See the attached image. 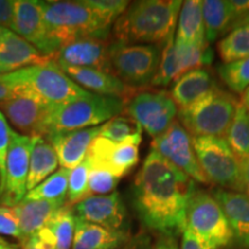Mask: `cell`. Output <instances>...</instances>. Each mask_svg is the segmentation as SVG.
I'll list each match as a JSON object with an SVG mask.
<instances>
[{
    "label": "cell",
    "instance_id": "cb8c5ba5",
    "mask_svg": "<svg viewBox=\"0 0 249 249\" xmlns=\"http://www.w3.org/2000/svg\"><path fill=\"white\" fill-rule=\"evenodd\" d=\"M217 83L207 68L194 70L183 74L173 83L170 91L171 98L179 110L185 108L207 95Z\"/></svg>",
    "mask_w": 249,
    "mask_h": 249
},
{
    "label": "cell",
    "instance_id": "ee69618b",
    "mask_svg": "<svg viewBox=\"0 0 249 249\" xmlns=\"http://www.w3.org/2000/svg\"><path fill=\"white\" fill-rule=\"evenodd\" d=\"M230 5L234 12L236 20L249 12V0H230Z\"/></svg>",
    "mask_w": 249,
    "mask_h": 249
},
{
    "label": "cell",
    "instance_id": "74e56055",
    "mask_svg": "<svg viewBox=\"0 0 249 249\" xmlns=\"http://www.w3.org/2000/svg\"><path fill=\"white\" fill-rule=\"evenodd\" d=\"M83 2L113 24L129 5L127 0H83Z\"/></svg>",
    "mask_w": 249,
    "mask_h": 249
},
{
    "label": "cell",
    "instance_id": "5bb4252c",
    "mask_svg": "<svg viewBox=\"0 0 249 249\" xmlns=\"http://www.w3.org/2000/svg\"><path fill=\"white\" fill-rule=\"evenodd\" d=\"M9 29L53 60L59 46L50 36L43 15L42 1L14 0L13 18Z\"/></svg>",
    "mask_w": 249,
    "mask_h": 249
},
{
    "label": "cell",
    "instance_id": "7a4b0ae2",
    "mask_svg": "<svg viewBox=\"0 0 249 249\" xmlns=\"http://www.w3.org/2000/svg\"><path fill=\"white\" fill-rule=\"evenodd\" d=\"M180 0H140L129 2L112 27V40L123 44L163 45L176 33Z\"/></svg>",
    "mask_w": 249,
    "mask_h": 249
},
{
    "label": "cell",
    "instance_id": "e575fe53",
    "mask_svg": "<svg viewBox=\"0 0 249 249\" xmlns=\"http://www.w3.org/2000/svg\"><path fill=\"white\" fill-rule=\"evenodd\" d=\"M219 77L227 88L235 93H244L249 87V58L223 64L217 68Z\"/></svg>",
    "mask_w": 249,
    "mask_h": 249
},
{
    "label": "cell",
    "instance_id": "ab89813d",
    "mask_svg": "<svg viewBox=\"0 0 249 249\" xmlns=\"http://www.w3.org/2000/svg\"><path fill=\"white\" fill-rule=\"evenodd\" d=\"M11 132L12 128L7 124L6 117L0 111V187H1L5 179V165L9 140H11Z\"/></svg>",
    "mask_w": 249,
    "mask_h": 249
},
{
    "label": "cell",
    "instance_id": "4316f807",
    "mask_svg": "<svg viewBox=\"0 0 249 249\" xmlns=\"http://www.w3.org/2000/svg\"><path fill=\"white\" fill-rule=\"evenodd\" d=\"M202 14L205 39L209 44L232 30L236 20L230 0H204L202 1Z\"/></svg>",
    "mask_w": 249,
    "mask_h": 249
},
{
    "label": "cell",
    "instance_id": "d6a6232c",
    "mask_svg": "<svg viewBox=\"0 0 249 249\" xmlns=\"http://www.w3.org/2000/svg\"><path fill=\"white\" fill-rule=\"evenodd\" d=\"M180 77L178 58L176 51V33L172 34L161 45L160 61L151 87L165 88Z\"/></svg>",
    "mask_w": 249,
    "mask_h": 249
},
{
    "label": "cell",
    "instance_id": "44dd1931",
    "mask_svg": "<svg viewBox=\"0 0 249 249\" xmlns=\"http://www.w3.org/2000/svg\"><path fill=\"white\" fill-rule=\"evenodd\" d=\"M219 202L231 227L233 240L241 247L249 248V197L245 193L225 189L213 192Z\"/></svg>",
    "mask_w": 249,
    "mask_h": 249
},
{
    "label": "cell",
    "instance_id": "8992f818",
    "mask_svg": "<svg viewBox=\"0 0 249 249\" xmlns=\"http://www.w3.org/2000/svg\"><path fill=\"white\" fill-rule=\"evenodd\" d=\"M0 83L11 88L23 87L33 90L52 107L66 104L89 93L71 81L53 61L2 74Z\"/></svg>",
    "mask_w": 249,
    "mask_h": 249
},
{
    "label": "cell",
    "instance_id": "8fae6325",
    "mask_svg": "<svg viewBox=\"0 0 249 249\" xmlns=\"http://www.w3.org/2000/svg\"><path fill=\"white\" fill-rule=\"evenodd\" d=\"M51 104L33 90L17 87L8 98L0 102V111L15 128L27 136H43Z\"/></svg>",
    "mask_w": 249,
    "mask_h": 249
},
{
    "label": "cell",
    "instance_id": "ffe728a7",
    "mask_svg": "<svg viewBox=\"0 0 249 249\" xmlns=\"http://www.w3.org/2000/svg\"><path fill=\"white\" fill-rule=\"evenodd\" d=\"M101 126L91 128L57 133L46 136L57 152L59 165L65 169L73 170L82 163L88 155L93 140L99 136Z\"/></svg>",
    "mask_w": 249,
    "mask_h": 249
},
{
    "label": "cell",
    "instance_id": "484cf974",
    "mask_svg": "<svg viewBox=\"0 0 249 249\" xmlns=\"http://www.w3.org/2000/svg\"><path fill=\"white\" fill-rule=\"evenodd\" d=\"M176 42L183 44H203L205 29L202 14V1L187 0L180 8L176 29Z\"/></svg>",
    "mask_w": 249,
    "mask_h": 249
},
{
    "label": "cell",
    "instance_id": "836d02e7",
    "mask_svg": "<svg viewBox=\"0 0 249 249\" xmlns=\"http://www.w3.org/2000/svg\"><path fill=\"white\" fill-rule=\"evenodd\" d=\"M48 226L53 232L55 238V249H71L75 230V214L73 213V207L65 204Z\"/></svg>",
    "mask_w": 249,
    "mask_h": 249
},
{
    "label": "cell",
    "instance_id": "b9f144b4",
    "mask_svg": "<svg viewBox=\"0 0 249 249\" xmlns=\"http://www.w3.org/2000/svg\"><path fill=\"white\" fill-rule=\"evenodd\" d=\"M180 249H208L202 244L200 239L193 233L191 230L187 229L182 232L181 234V245Z\"/></svg>",
    "mask_w": 249,
    "mask_h": 249
},
{
    "label": "cell",
    "instance_id": "f35d334b",
    "mask_svg": "<svg viewBox=\"0 0 249 249\" xmlns=\"http://www.w3.org/2000/svg\"><path fill=\"white\" fill-rule=\"evenodd\" d=\"M0 234L18 239L20 244L22 241L20 222L14 207L0 205Z\"/></svg>",
    "mask_w": 249,
    "mask_h": 249
},
{
    "label": "cell",
    "instance_id": "603a6c76",
    "mask_svg": "<svg viewBox=\"0 0 249 249\" xmlns=\"http://www.w3.org/2000/svg\"><path fill=\"white\" fill-rule=\"evenodd\" d=\"M129 239L128 231H114L75 217L71 249H119Z\"/></svg>",
    "mask_w": 249,
    "mask_h": 249
},
{
    "label": "cell",
    "instance_id": "3957f363",
    "mask_svg": "<svg viewBox=\"0 0 249 249\" xmlns=\"http://www.w3.org/2000/svg\"><path fill=\"white\" fill-rule=\"evenodd\" d=\"M43 15L51 38L59 49L87 37L110 38L113 23L80 1H42Z\"/></svg>",
    "mask_w": 249,
    "mask_h": 249
},
{
    "label": "cell",
    "instance_id": "7c38bea8",
    "mask_svg": "<svg viewBox=\"0 0 249 249\" xmlns=\"http://www.w3.org/2000/svg\"><path fill=\"white\" fill-rule=\"evenodd\" d=\"M31 144V136L12 129L6 157L5 179L0 187V203L2 205L15 207L26 197Z\"/></svg>",
    "mask_w": 249,
    "mask_h": 249
},
{
    "label": "cell",
    "instance_id": "7402d4cb",
    "mask_svg": "<svg viewBox=\"0 0 249 249\" xmlns=\"http://www.w3.org/2000/svg\"><path fill=\"white\" fill-rule=\"evenodd\" d=\"M66 204L65 201H46V200H27L23 198L14 209L17 211L20 230L22 234L21 245L29 240L43 227L48 226L54 214Z\"/></svg>",
    "mask_w": 249,
    "mask_h": 249
},
{
    "label": "cell",
    "instance_id": "bcb514c9",
    "mask_svg": "<svg viewBox=\"0 0 249 249\" xmlns=\"http://www.w3.org/2000/svg\"><path fill=\"white\" fill-rule=\"evenodd\" d=\"M244 180H245V194L249 197V160L244 164Z\"/></svg>",
    "mask_w": 249,
    "mask_h": 249
},
{
    "label": "cell",
    "instance_id": "9a60e30c",
    "mask_svg": "<svg viewBox=\"0 0 249 249\" xmlns=\"http://www.w3.org/2000/svg\"><path fill=\"white\" fill-rule=\"evenodd\" d=\"M139 145L134 141L113 142L98 136L90 145L87 158L91 166L107 170L120 179L139 163Z\"/></svg>",
    "mask_w": 249,
    "mask_h": 249
},
{
    "label": "cell",
    "instance_id": "9c48e42d",
    "mask_svg": "<svg viewBox=\"0 0 249 249\" xmlns=\"http://www.w3.org/2000/svg\"><path fill=\"white\" fill-rule=\"evenodd\" d=\"M186 227L208 249H222L233 240L231 227L214 196L196 188L187 208Z\"/></svg>",
    "mask_w": 249,
    "mask_h": 249
},
{
    "label": "cell",
    "instance_id": "8d00e7d4",
    "mask_svg": "<svg viewBox=\"0 0 249 249\" xmlns=\"http://www.w3.org/2000/svg\"><path fill=\"white\" fill-rule=\"evenodd\" d=\"M119 178L101 167L91 166L89 170V193L91 195H107L116 189Z\"/></svg>",
    "mask_w": 249,
    "mask_h": 249
},
{
    "label": "cell",
    "instance_id": "f6af8a7d",
    "mask_svg": "<svg viewBox=\"0 0 249 249\" xmlns=\"http://www.w3.org/2000/svg\"><path fill=\"white\" fill-rule=\"evenodd\" d=\"M152 249H180V247L174 236L161 235Z\"/></svg>",
    "mask_w": 249,
    "mask_h": 249
},
{
    "label": "cell",
    "instance_id": "83f0119b",
    "mask_svg": "<svg viewBox=\"0 0 249 249\" xmlns=\"http://www.w3.org/2000/svg\"><path fill=\"white\" fill-rule=\"evenodd\" d=\"M224 139L242 164L249 160V111L241 102Z\"/></svg>",
    "mask_w": 249,
    "mask_h": 249
},
{
    "label": "cell",
    "instance_id": "ac0fdd59",
    "mask_svg": "<svg viewBox=\"0 0 249 249\" xmlns=\"http://www.w3.org/2000/svg\"><path fill=\"white\" fill-rule=\"evenodd\" d=\"M58 66V65H57ZM71 77V81L87 91L102 96L119 97L128 102L135 95V90L130 89L116 75L105 71L93 70V68L58 66Z\"/></svg>",
    "mask_w": 249,
    "mask_h": 249
},
{
    "label": "cell",
    "instance_id": "4dcf8cb0",
    "mask_svg": "<svg viewBox=\"0 0 249 249\" xmlns=\"http://www.w3.org/2000/svg\"><path fill=\"white\" fill-rule=\"evenodd\" d=\"M70 173V169L60 167L48 179H45L38 186L28 192L24 198H27V200L65 201L68 193Z\"/></svg>",
    "mask_w": 249,
    "mask_h": 249
},
{
    "label": "cell",
    "instance_id": "ba28073f",
    "mask_svg": "<svg viewBox=\"0 0 249 249\" xmlns=\"http://www.w3.org/2000/svg\"><path fill=\"white\" fill-rule=\"evenodd\" d=\"M196 158L208 181L245 193L244 165L224 138H193Z\"/></svg>",
    "mask_w": 249,
    "mask_h": 249
},
{
    "label": "cell",
    "instance_id": "f1b7e54d",
    "mask_svg": "<svg viewBox=\"0 0 249 249\" xmlns=\"http://www.w3.org/2000/svg\"><path fill=\"white\" fill-rule=\"evenodd\" d=\"M180 76L194 70L205 68L213 60V51L209 43L203 44H183L176 42Z\"/></svg>",
    "mask_w": 249,
    "mask_h": 249
},
{
    "label": "cell",
    "instance_id": "277c9868",
    "mask_svg": "<svg viewBox=\"0 0 249 249\" xmlns=\"http://www.w3.org/2000/svg\"><path fill=\"white\" fill-rule=\"evenodd\" d=\"M126 103L119 97L89 92L52 108L44 124L43 136L98 127L123 113Z\"/></svg>",
    "mask_w": 249,
    "mask_h": 249
},
{
    "label": "cell",
    "instance_id": "2e32d148",
    "mask_svg": "<svg viewBox=\"0 0 249 249\" xmlns=\"http://www.w3.org/2000/svg\"><path fill=\"white\" fill-rule=\"evenodd\" d=\"M73 213L88 223L114 231H127V210L118 192L89 196L73 205Z\"/></svg>",
    "mask_w": 249,
    "mask_h": 249
},
{
    "label": "cell",
    "instance_id": "816d5d0a",
    "mask_svg": "<svg viewBox=\"0 0 249 249\" xmlns=\"http://www.w3.org/2000/svg\"><path fill=\"white\" fill-rule=\"evenodd\" d=\"M241 103L247 108L249 107V87L245 90L244 93H242V101H241Z\"/></svg>",
    "mask_w": 249,
    "mask_h": 249
},
{
    "label": "cell",
    "instance_id": "d590c367",
    "mask_svg": "<svg viewBox=\"0 0 249 249\" xmlns=\"http://www.w3.org/2000/svg\"><path fill=\"white\" fill-rule=\"evenodd\" d=\"M89 170L90 161L87 157L82 163L74 167L73 170H71L67 193V200L70 205L79 203V202L90 196L88 183Z\"/></svg>",
    "mask_w": 249,
    "mask_h": 249
},
{
    "label": "cell",
    "instance_id": "f907efd6",
    "mask_svg": "<svg viewBox=\"0 0 249 249\" xmlns=\"http://www.w3.org/2000/svg\"><path fill=\"white\" fill-rule=\"evenodd\" d=\"M21 249H42L38 245L36 244L33 239H29V240L24 242L23 245H21Z\"/></svg>",
    "mask_w": 249,
    "mask_h": 249
},
{
    "label": "cell",
    "instance_id": "d4e9b609",
    "mask_svg": "<svg viewBox=\"0 0 249 249\" xmlns=\"http://www.w3.org/2000/svg\"><path fill=\"white\" fill-rule=\"evenodd\" d=\"M58 166L59 160L57 152L51 143L44 136H33L27 191L30 192L50 176H52Z\"/></svg>",
    "mask_w": 249,
    "mask_h": 249
},
{
    "label": "cell",
    "instance_id": "60d3db41",
    "mask_svg": "<svg viewBox=\"0 0 249 249\" xmlns=\"http://www.w3.org/2000/svg\"><path fill=\"white\" fill-rule=\"evenodd\" d=\"M14 1L12 0H0V30L9 29L12 18H13Z\"/></svg>",
    "mask_w": 249,
    "mask_h": 249
},
{
    "label": "cell",
    "instance_id": "52a82bcc",
    "mask_svg": "<svg viewBox=\"0 0 249 249\" xmlns=\"http://www.w3.org/2000/svg\"><path fill=\"white\" fill-rule=\"evenodd\" d=\"M161 45L123 44L112 40L108 71L128 88L136 90L151 86L160 61Z\"/></svg>",
    "mask_w": 249,
    "mask_h": 249
},
{
    "label": "cell",
    "instance_id": "e0dca14e",
    "mask_svg": "<svg viewBox=\"0 0 249 249\" xmlns=\"http://www.w3.org/2000/svg\"><path fill=\"white\" fill-rule=\"evenodd\" d=\"M111 43L110 38L95 37L73 40L62 45L52 61L58 66L93 68L108 71Z\"/></svg>",
    "mask_w": 249,
    "mask_h": 249
},
{
    "label": "cell",
    "instance_id": "1f68e13d",
    "mask_svg": "<svg viewBox=\"0 0 249 249\" xmlns=\"http://www.w3.org/2000/svg\"><path fill=\"white\" fill-rule=\"evenodd\" d=\"M142 132L141 124L132 117L118 116L102 124L99 136L113 142L134 141L141 143Z\"/></svg>",
    "mask_w": 249,
    "mask_h": 249
},
{
    "label": "cell",
    "instance_id": "7dc6e473",
    "mask_svg": "<svg viewBox=\"0 0 249 249\" xmlns=\"http://www.w3.org/2000/svg\"><path fill=\"white\" fill-rule=\"evenodd\" d=\"M12 92H13V88L0 83V102L5 101L6 98H8L9 96H11Z\"/></svg>",
    "mask_w": 249,
    "mask_h": 249
},
{
    "label": "cell",
    "instance_id": "681fc988",
    "mask_svg": "<svg viewBox=\"0 0 249 249\" xmlns=\"http://www.w3.org/2000/svg\"><path fill=\"white\" fill-rule=\"evenodd\" d=\"M0 249H21V246L18 244L9 242L6 239L0 236Z\"/></svg>",
    "mask_w": 249,
    "mask_h": 249
},
{
    "label": "cell",
    "instance_id": "d6986e66",
    "mask_svg": "<svg viewBox=\"0 0 249 249\" xmlns=\"http://www.w3.org/2000/svg\"><path fill=\"white\" fill-rule=\"evenodd\" d=\"M52 61L11 29L0 30V67L6 73Z\"/></svg>",
    "mask_w": 249,
    "mask_h": 249
},
{
    "label": "cell",
    "instance_id": "7bdbcfd3",
    "mask_svg": "<svg viewBox=\"0 0 249 249\" xmlns=\"http://www.w3.org/2000/svg\"><path fill=\"white\" fill-rule=\"evenodd\" d=\"M119 249H152L150 238L147 234H138L130 236L128 241Z\"/></svg>",
    "mask_w": 249,
    "mask_h": 249
},
{
    "label": "cell",
    "instance_id": "30bf717a",
    "mask_svg": "<svg viewBox=\"0 0 249 249\" xmlns=\"http://www.w3.org/2000/svg\"><path fill=\"white\" fill-rule=\"evenodd\" d=\"M141 124L151 138H158L174 123L178 107L164 90L136 92L126 103L124 111Z\"/></svg>",
    "mask_w": 249,
    "mask_h": 249
},
{
    "label": "cell",
    "instance_id": "f546056e",
    "mask_svg": "<svg viewBox=\"0 0 249 249\" xmlns=\"http://www.w3.org/2000/svg\"><path fill=\"white\" fill-rule=\"evenodd\" d=\"M217 49L224 64H232L249 58V26L230 31L218 42Z\"/></svg>",
    "mask_w": 249,
    "mask_h": 249
},
{
    "label": "cell",
    "instance_id": "4fadbf2b",
    "mask_svg": "<svg viewBox=\"0 0 249 249\" xmlns=\"http://www.w3.org/2000/svg\"><path fill=\"white\" fill-rule=\"evenodd\" d=\"M151 149L194 181L209 182L196 158L193 138L179 121H174L161 135L152 140Z\"/></svg>",
    "mask_w": 249,
    "mask_h": 249
},
{
    "label": "cell",
    "instance_id": "f5cc1de1",
    "mask_svg": "<svg viewBox=\"0 0 249 249\" xmlns=\"http://www.w3.org/2000/svg\"><path fill=\"white\" fill-rule=\"evenodd\" d=\"M2 74H5V71H4V70H2L1 67H0V75H2Z\"/></svg>",
    "mask_w": 249,
    "mask_h": 249
},
{
    "label": "cell",
    "instance_id": "6da1fadb",
    "mask_svg": "<svg viewBox=\"0 0 249 249\" xmlns=\"http://www.w3.org/2000/svg\"><path fill=\"white\" fill-rule=\"evenodd\" d=\"M195 181L150 149L133 183L134 209L143 225L177 238L186 230L187 208Z\"/></svg>",
    "mask_w": 249,
    "mask_h": 249
},
{
    "label": "cell",
    "instance_id": "5b68a950",
    "mask_svg": "<svg viewBox=\"0 0 249 249\" xmlns=\"http://www.w3.org/2000/svg\"><path fill=\"white\" fill-rule=\"evenodd\" d=\"M239 103L217 85L198 101L179 110L178 118L192 138H225Z\"/></svg>",
    "mask_w": 249,
    "mask_h": 249
},
{
    "label": "cell",
    "instance_id": "c3c4849f",
    "mask_svg": "<svg viewBox=\"0 0 249 249\" xmlns=\"http://www.w3.org/2000/svg\"><path fill=\"white\" fill-rule=\"evenodd\" d=\"M242 26H249V12L248 13H246L245 15H242L238 18V20L235 21L234 24H233V29H235V28H239V27H242Z\"/></svg>",
    "mask_w": 249,
    "mask_h": 249
},
{
    "label": "cell",
    "instance_id": "db71d44e",
    "mask_svg": "<svg viewBox=\"0 0 249 249\" xmlns=\"http://www.w3.org/2000/svg\"><path fill=\"white\" fill-rule=\"evenodd\" d=\"M248 111H249V107H248Z\"/></svg>",
    "mask_w": 249,
    "mask_h": 249
}]
</instances>
